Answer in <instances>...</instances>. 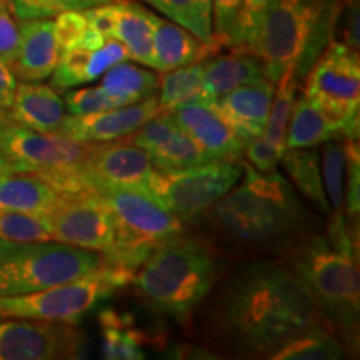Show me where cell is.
<instances>
[{
	"mask_svg": "<svg viewBox=\"0 0 360 360\" xmlns=\"http://www.w3.org/2000/svg\"><path fill=\"white\" fill-rule=\"evenodd\" d=\"M330 0H272L259 22L250 53L276 85L285 74L302 77L327 30Z\"/></svg>",
	"mask_w": 360,
	"mask_h": 360,
	"instance_id": "5",
	"label": "cell"
},
{
	"mask_svg": "<svg viewBox=\"0 0 360 360\" xmlns=\"http://www.w3.org/2000/svg\"><path fill=\"white\" fill-rule=\"evenodd\" d=\"M344 357V344L326 327L314 328L295 337L270 355L274 360H339Z\"/></svg>",
	"mask_w": 360,
	"mask_h": 360,
	"instance_id": "31",
	"label": "cell"
},
{
	"mask_svg": "<svg viewBox=\"0 0 360 360\" xmlns=\"http://www.w3.org/2000/svg\"><path fill=\"white\" fill-rule=\"evenodd\" d=\"M52 240L105 254L114 244L115 222L96 191L64 195L47 215Z\"/></svg>",
	"mask_w": 360,
	"mask_h": 360,
	"instance_id": "13",
	"label": "cell"
},
{
	"mask_svg": "<svg viewBox=\"0 0 360 360\" xmlns=\"http://www.w3.org/2000/svg\"><path fill=\"white\" fill-rule=\"evenodd\" d=\"M276 85L269 79L240 85V87L214 98L212 105L242 141L262 135L272 103Z\"/></svg>",
	"mask_w": 360,
	"mask_h": 360,
	"instance_id": "17",
	"label": "cell"
},
{
	"mask_svg": "<svg viewBox=\"0 0 360 360\" xmlns=\"http://www.w3.org/2000/svg\"><path fill=\"white\" fill-rule=\"evenodd\" d=\"M64 105L69 115H87L103 112L115 107H122V103L117 102L115 98L107 96L103 90L98 87H84L74 89L65 92Z\"/></svg>",
	"mask_w": 360,
	"mask_h": 360,
	"instance_id": "39",
	"label": "cell"
},
{
	"mask_svg": "<svg viewBox=\"0 0 360 360\" xmlns=\"http://www.w3.org/2000/svg\"><path fill=\"white\" fill-rule=\"evenodd\" d=\"M299 77L290 72L276 84L274 90L272 103H270V110L267 117V124L260 139L272 146L276 150L283 154L285 150V132L287 124H289L292 107H294L297 90H299Z\"/></svg>",
	"mask_w": 360,
	"mask_h": 360,
	"instance_id": "32",
	"label": "cell"
},
{
	"mask_svg": "<svg viewBox=\"0 0 360 360\" xmlns=\"http://www.w3.org/2000/svg\"><path fill=\"white\" fill-rule=\"evenodd\" d=\"M217 45L202 42L187 29L175 22L155 17L154 42H152V69L157 72H170L179 67L207 60L217 51Z\"/></svg>",
	"mask_w": 360,
	"mask_h": 360,
	"instance_id": "21",
	"label": "cell"
},
{
	"mask_svg": "<svg viewBox=\"0 0 360 360\" xmlns=\"http://www.w3.org/2000/svg\"><path fill=\"white\" fill-rule=\"evenodd\" d=\"M281 162L283 169L287 170L289 177L294 186L299 188L310 202V205L315 207L319 212L330 215V207L323 188L321 165H319L317 150L310 148H285L282 154Z\"/></svg>",
	"mask_w": 360,
	"mask_h": 360,
	"instance_id": "26",
	"label": "cell"
},
{
	"mask_svg": "<svg viewBox=\"0 0 360 360\" xmlns=\"http://www.w3.org/2000/svg\"><path fill=\"white\" fill-rule=\"evenodd\" d=\"M0 169H6V170H7L6 165H4V160H2V157H0Z\"/></svg>",
	"mask_w": 360,
	"mask_h": 360,
	"instance_id": "47",
	"label": "cell"
},
{
	"mask_svg": "<svg viewBox=\"0 0 360 360\" xmlns=\"http://www.w3.org/2000/svg\"><path fill=\"white\" fill-rule=\"evenodd\" d=\"M202 70H204V62L202 64L195 62V64H188L165 72V75L159 82L160 96L157 97L159 98L160 110L170 112L186 102L204 98V94H202Z\"/></svg>",
	"mask_w": 360,
	"mask_h": 360,
	"instance_id": "33",
	"label": "cell"
},
{
	"mask_svg": "<svg viewBox=\"0 0 360 360\" xmlns=\"http://www.w3.org/2000/svg\"><path fill=\"white\" fill-rule=\"evenodd\" d=\"M242 165L240 180L199 219L232 249L282 255L307 236L312 219L281 172L264 174Z\"/></svg>",
	"mask_w": 360,
	"mask_h": 360,
	"instance_id": "2",
	"label": "cell"
},
{
	"mask_svg": "<svg viewBox=\"0 0 360 360\" xmlns=\"http://www.w3.org/2000/svg\"><path fill=\"white\" fill-rule=\"evenodd\" d=\"M197 310L202 342L237 359H270L305 332L330 330L305 283L274 259H250L220 276Z\"/></svg>",
	"mask_w": 360,
	"mask_h": 360,
	"instance_id": "1",
	"label": "cell"
},
{
	"mask_svg": "<svg viewBox=\"0 0 360 360\" xmlns=\"http://www.w3.org/2000/svg\"><path fill=\"white\" fill-rule=\"evenodd\" d=\"M129 52L119 40L107 39L98 49L72 47L60 53L52 72L51 87L67 90L101 79L110 67L127 60Z\"/></svg>",
	"mask_w": 360,
	"mask_h": 360,
	"instance_id": "19",
	"label": "cell"
},
{
	"mask_svg": "<svg viewBox=\"0 0 360 360\" xmlns=\"http://www.w3.org/2000/svg\"><path fill=\"white\" fill-rule=\"evenodd\" d=\"M170 114L212 160H238L244 155L245 141L225 122L210 101L199 98L186 102L170 110Z\"/></svg>",
	"mask_w": 360,
	"mask_h": 360,
	"instance_id": "16",
	"label": "cell"
},
{
	"mask_svg": "<svg viewBox=\"0 0 360 360\" xmlns=\"http://www.w3.org/2000/svg\"><path fill=\"white\" fill-rule=\"evenodd\" d=\"M85 334L77 323L44 319H0V360L80 359Z\"/></svg>",
	"mask_w": 360,
	"mask_h": 360,
	"instance_id": "12",
	"label": "cell"
},
{
	"mask_svg": "<svg viewBox=\"0 0 360 360\" xmlns=\"http://www.w3.org/2000/svg\"><path fill=\"white\" fill-rule=\"evenodd\" d=\"M135 270L103 264L75 281L29 292L0 297V317L44 319L79 323L102 302L132 282Z\"/></svg>",
	"mask_w": 360,
	"mask_h": 360,
	"instance_id": "9",
	"label": "cell"
},
{
	"mask_svg": "<svg viewBox=\"0 0 360 360\" xmlns=\"http://www.w3.org/2000/svg\"><path fill=\"white\" fill-rule=\"evenodd\" d=\"M304 96L335 120L342 137L359 139L360 60L352 45H328L309 72Z\"/></svg>",
	"mask_w": 360,
	"mask_h": 360,
	"instance_id": "11",
	"label": "cell"
},
{
	"mask_svg": "<svg viewBox=\"0 0 360 360\" xmlns=\"http://www.w3.org/2000/svg\"><path fill=\"white\" fill-rule=\"evenodd\" d=\"M322 182L328 197L332 217L344 215V184H345V147L344 137L323 142L322 147Z\"/></svg>",
	"mask_w": 360,
	"mask_h": 360,
	"instance_id": "34",
	"label": "cell"
},
{
	"mask_svg": "<svg viewBox=\"0 0 360 360\" xmlns=\"http://www.w3.org/2000/svg\"><path fill=\"white\" fill-rule=\"evenodd\" d=\"M53 30L60 53L72 47L98 49L105 42V37L90 27L84 11H69L58 13L53 20Z\"/></svg>",
	"mask_w": 360,
	"mask_h": 360,
	"instance_id": "35",
	"label": "cell"
},
{
	"mask_svg": "<svg viewBox=\"0 0 360 360\" xmlns=\"http://www.w3.org/2000/svg\"><path fill=\"white\" fill-rule=\"evenodd\" d=\"M2 8H8V0H0V11Z\"/></svg>",
	"mask_w": 360,
	"mask_h": 360,
	"instance_id": "45",
	"label": "cell"
},
{
	"mask_svg": "<svg viewBox=\"0 0 360 360\" xmlns=\"http://www.w3.org/2000/svg\"><path fill=\"white\" fill-rule=\"evenodd\" d=\"M112 0H8L12 15L19 20L51 19L69 11H87Z\"/></svg>",
	"mask_w": 360,
	"mask_h": 360,
	"instance_id": "36",
	"label": "cell"
},
{
	"mask_svg": "<svg viewBox=\"0 0 360 360\" xmlns=\"http://www.w3.org/2000/svg\"><path fill=\"white\" fill-rule=\"evenodd\" d=\"M6 174H11V172H8V170H6V169H0V179H2Z\"/></svg>",
	"mask_w": 360,
	"mask_h": 360,
	"instance_id": "46",
	"label": "cell"
},
{
	"mask_svg": "<svg viewBox=\"0 0 360 360\" xmlns=\"http://www.w3.org/2000/svg\"><path fill=\"white\" fill-rule=\"evenodd\" d=\"M267 79L262 62L247 52L207 58L202 70V94L205 101L222 97L240 85Z\"/></svg>",
	"mask_w": 360,
	"mask_h": 360,
	"instance_id": "23",
	"label": "cell"
},
{
	"mask_svg": "<svg viewBox=\"0 0 360 360\" xmlns=\"http://www.w3.org/2000/svg\"><path fill=\"white\" fill-rule=\"evenodd\" d=\"M147 2L175 24L199 37L202 42L217 45L212 34V0H147Z\"/></svg>",
	"mask_w": 360,
	"mask_h": 360,
	"instance_id": "30",
	"label": "cell"
},
{
	"mask_svg": "<svg viewBox=\"0 0 360 360\" xmlns=\"http://www.w3.org/2000/svg\"><path fill=\"white\" fill-rule=\"evenodd\" d=\"M96 193L115 222L114 244L102 254L103 264L137 270L157 245L186 233V222L146 191L98 187Z\"/></svg>",
	"mask_w": 360,
	"mask_h": 360,
	"instance_id": "7",
	"label": "cell"
},
{
	"mask_svg": "<svg viewBox=\"0 0 360 360\" xmlns=\"http://www.w3.org/2000/svg\"><path fill=\"white\" fill-rule=\"evenodd\" d=\"M17 79L11 67L0 62V117L6 115L15 94Z\"/></svg>",
	"mask_w": 360,
	"mask_h": 360,
	"instance_id": "44",
	"label": "cell"
},
{
	"mask_svg": "<svg viewBox=\"0 0 360 360\" xmlns=\"http://www.w3.org/2000/svg\"><path fill=\"white\" fill-rule=\"evenodd\" d=\"M159 75L154 72L124 60L102 75L98 87L122 105H129L155 94L159 90Z\"/></svg>",
	"mask_w": 360,
	"mask_h": 360,
	"instance_id": "28",
	"label": "cell"
},
{
	"mask_svg": "<svg viewBox=\"0 0 360 360\" xmlns=\"http://www.w3.org/2000/svg\"><path fill=\"white\" fill-rule=\"evenodd\" d=\"M64 193L30 174H6L0 179V214L17 212L47 217Z\"/></svg>",
	"mask_w": 360,
	"mask_h": 360,
	"instance_id": "22",
	"label": "cell"
},
{
	"mask_svg": "<svg viewBox=\"0 0 360 360\" xmlns=\"http://www.w3.org/2000/svg\"><path fill=\"white\" fill-rule=\"evenodd\" d=\"M103 265L98 252L57 240L0 238V297L20 295L75 281Z\"/></svg>",
	"mask_w": 360,
	"mask_h": 360,
	"instance_id": "8",
	"label": "cell"
},
{
	"mask_svg": "<svg viewBox=\"0 0 360 360\" xmlns=\"http://www.w3.org/2000/svg\"><path fill=\"white\" fill-rule=\"evenodd\" d=\"M155 94L129 105L87 115H65L58 134L84 143H102L127 139L143 124L160 114Z\"/></svg>",
	"mask_w": 360,
	"mask_h": 360,
	"instance_id": "15",
	"label": "cell"
},
{
	"mask_svg": "<svg viewBox=\"0 0 360 360\" xmlns=\"http://www.w3.org/2000/svg\"><path fill=\"white\" fill-rule=\"evenodd\" d=\"M148 155L159 170H184L212 162L210 155L180 125L152 148Z\"/></svg>",
	"mask_w": 360,
	"mask_h": 360,
	"instance_id": "29",
	"label": "cell"
},
{
	"mask_svg": "<svg viewBox=\"0 0 360 360\" xmlns=\"http://www.w3.org/2000/svg\"><path fill=\"white\" fill-rule=\"evenodd\" d=\"M220 276L217 250L204 238L182 233L157 245L130 283L147 307L186 322Z\"/></svg>",
	"mask_w": 360,
	"mask_h": 360,
	"instance_id": "3",
	"label": "cell"
},
{
	"mask_svg": "<svg viewBox=\"0 0 360 360\" xmlns=\"http://www.w3.org/2000/svg\"><path fill=\"white\" fill-rule=\"evenodd\" d=\"M154 170L150 155L143 148L119 139L94 143L85 160L84 177L90 191L98 187H130L146 191Z\"/></svg>",
	"mask_w": 360,
	"mask_h": 360,
	"instance_id": "14",
	"label": "cell"
},
{
	"mask_svg": "<svg viewBox=\"0 0 360 360\" xmlns=\"http://www.w3.org/2000/svg\"><path fill=\"white\" fill-rule=\"evenodd\" d=\"M307 287L330 327L350 352L359 349L360 276L357 247L335 245L326 233L309 232L282 254Z\"/></svg>",
	"mask_w": 360,
	"mask_h": 360,
	"instance_id": "4",
	"label": "cell"
},
{
	"mask_svg": "<svg viewBox=\"0 0 360 360\" xmlns=\"http://www.w3.org/2000/svg\"><path fill=\"white\" fill-rule=\"evenodd\" d=\"M342 137L339 125L309 97H295L287 124L285 148H310Z\"/></svg>",
	"mask_w": 360,
	"mask_h": 360,
	"instance_id": "25",
	"label": "cell"
},
{
	"mask_svg": "<svg viewBox=\"0 0 360 360\" xmlns=\"http://www.w3.org/2000/svg\"><path fill=\"white\" fill-rule=\"evenodd\" d=\"M244 155L247 157V164H250L255 170L264 174L277 170V165L281 164L282 159L281 152L269 146L267 142H264L260 137L250 139L245 142Z\"/></svg>",
	"mask_w": 360,
	"mask_h": 360,
	"instance_id": "43",
	"label": "cell"
},
{
	"mask_svg": "<svg viewBox=\"0 0 360 360\" xmlns=\"http://www.w3.org/2000/svg\"><path fill=\"white\" fill-rule=\"evenodd\" d=\"M345 147V170H347V200L345 212L350 232L359 237V214H360V148L359 139H344Z\"/></svg>",
	"mask_w": 360,
	"mask_h": 360,
	"instance_id": "38",
	"label": "cell"
},
{
	"mask_svg": "<svg viewBox=\"0 0 360 360\" xmlns=\"http://www.w3.org/2000/svg\"><path fill=\"white\" fill-rule=\"evenodd\" d=\"M0 319H2V317H0Z\"/></svg>",
	"mask_w": 360,
	"mask_h": 360,
	"instance_id": "48",
	"label": "cell"
},
{
	"mask_svg": "<svg viewBox=\"0 0 360 360\" xmlns=\"http://www.w3.org/2000/svg\"><path fill=\"white\" fill-rule=\"evenodd\" d=\"M20 42V29L13 19L11 8L0 11V62L12 67Z\"/></svg>",
	"mask_w": 360,
	"mask_h": 360,
	"instance_id": "42",
	"label": "cell"
},
{
	"mask_svg": "<svg viewBox=\"0 0 360 360\" xmlns=\"http://www.w3.org/2000/svg\"><path fill=\"white\" fill-rule=\"evenodd\" d=\"M238 160H212L184 170L152 172L146 191L184 222L199 219L240 180Z\"/></svg>",
	"mask_w": 360,
	"mask_h": 360,
	"instance_id": "10",
	"label": "cell"
},
{
	"mask_svg": "<svg viewBox=\"0 0 360 360\" xmlns=\"http://www.w3.org/2000/svg\"><path fill=\"white\" fill-rule=\"evenodd\" d=\"M20 42L12 72L22 82H40L51 77L60 58L53 20H20Z\"/></svg>",
	"mask_w": 360,
	"mask_h": 360,
	"instance_id": "18",
	"label": "cell"
},
{
	"mask_svg": "<svg viewBox=\"0 0 360 360\" xmlns=\"http://www.w3.org/2000/svg\"><path fill=\"white\" fill-rule=\"evenodd\" d=\"M155 13L132 0H114V29L112 39L127 49L129 57L139 64L152 67Z\"/></svg>",
	"mask_w": 360,
	"mask_h": 360,
	"instance_id": "24",
	"label": "cell"
},
{
	"mask_svg": "<svg viewBox=\"0 0 360 360\" xmlns=\"http://www.w3.org/2000/svg\"><path fill=\"white\" fill-rule=\"evenodd\" d=\"M92 146L58 132H34L0 117V157L8 172L35 175L64 195L92 192L84 177Z\"/></svg>",
	"mask_w": 360,
	"mask_h": 360,
	"instance_id": "6",
	"label": "cell"
},
{
	"mask_svg": "<svg viewBox=\"0 0 360 360\" xmlns=\"http://www.w3.org/2000/svg\"><path fill=\"white\" fill-rule=\"evenodd\" d=\"M64 98L51 85L39 82L17 84L6 117L20 127L34 132H58L65 119Z\"/></svg>",
	"mask_w": 360,
	"mask_h": 360,
	"instance_id": "20",
	"label": "cell"
},
{
	"mask_svg": "<svg viewBox=\"0 0 360 360\" xmlns=\"http://www.w3.org/2000/svg\"><path fill=\"white\" fill-rule=\"evenodd\" d=\"M98 322L102 327L103 357L114 360L146 359L142 345L147 339L139 328H135L129 315L103 309L98 314Z\"/></svg>",
	"mask_w": 360,
	"mask_h": 360,
	"instance_id": "27",
	"label": "cell"
},
{
	"mask_svg": "<svg viewBox=\"0 0 360 360\" xmlns=\"http://www.w3.org/2000/svg\"><path fill=\"white\" fill-rule=\"evenodd\" d=\"M0 238L17 242L52 240V229L42 215L0 214Z\"/></svg>",
	"mask_w": 360,
	"mask_h": 360,
	"instance_id": "37",
	"label": "cell"
},
{
	"mask_svg": "<svg viewBox=\"0 0 360 360\" xmlns=\"http://www.w3.org/2000/svg\"><path fill=\"white\" fill-rule=\"evenodd\" d=\"M242 7L244 0H212V34L219 47L231 49Z\"/></svg>",
	"mask_w": 360,
	"mask_h": 360,
	"instance_id": "40",
	"label": "cell"
},
{
	"mask_svg": "<svg viewBox=\"0 0 360 360\" xmlns=\"http://www.w3.org/2000/svg\"><path fill=\"white\" fill-rule=\"evenodd\" d=\"M270 2L272 0H244V7H242L240 17H238L237 30L236 35H233L231 49H233L236 52L250 53L255 30H257L259 22L262 20Z\"/></svg>",
	"mask_w": 360,
	"mask_h": 360,
	"instance_id": "41",
	"label": "cell"
}]
</instances>
